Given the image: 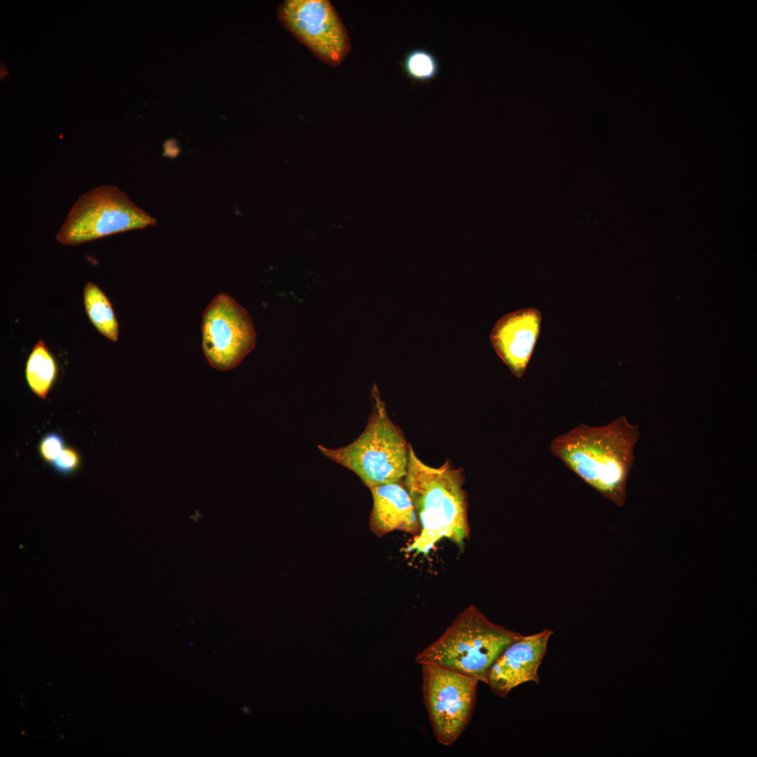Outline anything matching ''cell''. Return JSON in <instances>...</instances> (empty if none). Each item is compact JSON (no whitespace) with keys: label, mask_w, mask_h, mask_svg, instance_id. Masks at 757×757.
Returning a JSON list of instances; mask_svg holds the SVG:
<instances>
[{"label":"cell","mask_w":757,"mask_h":757,"mask_svg":"<svg viewBox=\"0 0 757 757\" xmlns=\"http://www.w3.org/2000/svg\"><path fill=\"white\" fill-rule=\"evenodd\" d=\"M369 489L373 498L369 528L375 536L382 537L394 531L414 536L420 533L419 520L404 479Z\"/></svg>","instance_id":"8fae6325"},{"label":"cell","mask_w":757,"mask_h":757,"mask_svg":"<svg viewBox=\"0 0 757 757\" xmlns=\"http://www.w3.org/2000/svg\"><path fill=\"white\" fill-rule=\"evenodd\" d=\"M156 220L118 188H94L81 195L55 236L65 245H76L109 235L144 229Z\"/></svg>","instance_id":"5b68a950"},{"label":"cell","mask_w":757,"mask_h":757,"mask_svg":"<svg viewBox=\"0 0 757 757\" xmlns=\"http://www.w3.org/2000/svg\"><path fill=\"white\" fill-rule=\"evenodd\" d=\"M277 15L282 26L322 62L336 66L348 55V32L329 1L286 0Z\"/></svg>","instance_id":"ba28073f"},{"label":"cell","mask_w":757,"mask_h":757,"mask_svg":"<svg viewBox=\"0 0 757 757\" xmlns=\"http://www.w3.org/2000/svg\"><path fill=\"white\" fill-rule=\"evenodd\" d=\"M541 313L526 308L500 318L490 334L497 355L517 377H521L539 336Z\"/></svg>","instance_id":"30bf717a"},{"label":"cell","mask_w":757,"mask_h":757,"mask_svg":"<svg viewBox=\"0 0 757 757\" xmlns=\"http://www.w3.org/2000/svg\"><path fill=\"white\" fill-rule=\"evenodd\" d=\"M370 397L371 411L355 440L336 449L317 446L322 455L355 473L368 488L403 480L411 445L389 418L376 385Z\"/></svg>","instance_id":"3957f363"},{"label":"cell","mask_w":757,"mask_h":757,"mask_svg":"<svg viewBox=\"0 0 757 757\" xmlns=\"http://www.w3.org/2000/svg\"><path fill=\"white\" fill-rule=\"evenodd\" d=\"M521 634L491 622L475 606L460 613L443 634L415 657L485 682L499 655Z\"/></svg>","instance_id":"277c9868"},{"label":"cell","mask_w":757,"mask_h":757,"mask_svg":"<svg viewBox=\"0 0 757 757\" xmlns=\"http://www.w3.org/2000/svg\"><path fill=\"white\" fill-rule=\"evenodd\" d=\"M201 332L204 355L210 365L219 371L238 366L256 343L248 313L224 292L216 295L205 309Z\"/></svg>","instance_id":"52a82bcc"},{"label":"cell","mask_w":757,"mask_h":757,"mask_svg":"<svg viewBox=\"0 0 757 757\" xmlns=\"http://www.w3.org/2000/svg\"><path fill=\"white\" fill-rule=\"evenodd\" d=\"M553 634L545 629L540 632L523 636L508 645L489 668L485 683L492 693L505 697L520 684L533 681L539 683L538 670L547 652L548 641Z\"/></svg>","instance_id":"9c48e42d"},{"label":"cell","mask_w":757,"mask_h":757,"mask_svg":"<svg viewBox=\"0 0 757 757\" xmlns=\"http://www.w3.org/2000/svg\"><path fill=\"white\" fill-rule=\"evenodd\" d=\"M465 476L449 460L439 468L429 466L409 446L404 483L413 501L421 531L408 545L407 552L428 554L442 538L461 551L469 539L468 498Z\"/></svg>","instance_id":"7a4b0ae2"},{"label":"cell","mask_w":757,"mask_h":757,"mask_svg":"<svg viewBox=\"0 0 757 757\" xmlns=\"http://www.w3.org/2000/svg\"><path fill=\"white\" fill-rule=\"evenodd\" d=\"M80 464V454L72 447H65L52 463L54 470L61 475H69L74 472L79 468Z\"/></svg>","instance_id":"2e32d148"},{"label":"cell","mask_w":757,"mask_h":757,"mask_svg":"<svg viewBox=\"0 0 757 757\" xmlns=\"http://www.w3.org/2000/svg\"><path fill=\"white\" fill-rule=\"evenodd\" d=\"M403 68L409 78L417 81H430L436 77L439 64L437 58L424 49L409 51L403 60Z\"/></svg>","instance_id":"5bb4252c"},{"label":"cell","mask_w":757,"mask_h":757,"mask_svg":"<svg viewBox=\"0 0 757 757\" xmlns=\"http://www.w3.org/2000/svg\"><path fill=\"white\" fill-rule=\"evenodd\" d=\"M57 365L43 340L39 339L29 355L25 376L31 390L46 400L57 375Z\"/></svg>","instance_id":"7c38bea8"},{"label":"cell","mask_w":757,"mask_h":757,"mask_svg":"<svg viewBox=\"0 0 757 757\" xmlns=\"http://www.w3.org/2000/svg\"><path fill=\"white\" fill-rule=\"evenodd\" d=\"M83 301L86 314L97 330L108 339L116 341L118 323L111 304L104 292L89 282L83 289Z\"/></svg>","instance_id":"4fadbf2b"},{"label":"cell","mask_w":757,"mask_h":757,"mask_svg":"<svg viewBox=\"0 0 757 757\" xmlns=\"http://www.w3.org/2000/svg\"><path fill=\"white\" fill-rule=\"evenodd\" d=\"M64 448V440L57 432L46 434L41 439L39 445V453L47 463H53Z\"/></svg>","instance_id":"9a60e30c"},{"label":"cell","mask_w":757,"mask_h":757,"mask_svg":"<svg viewBox=\"0 0 757 757\" xmlns=\"http://www.w3.org/2000/svg\"><path fill=\"white\" fill-rule=\"evenodd\" d=\"M639 438V425L621 416L603 426L580 424L556 437L550 447L566 467L621 507L626 500L627 479Z\"/></svg>","instance_id":"6da1fadb"},{"label":"cell","mask_w":757,"mask_h":757,"mask_svg":"<svg viewBox=\"0 0 757 757\" xmlns=\"http://www.w3.org/2000/svg\"><path fill=\"white\" fill-rule=\"evenodd\" d=\"M422 693L437 742L449 746L469 724L477 700V678L432 664H422Z\"/></svg>","instance_id":"8992f818"}]
</instances>
